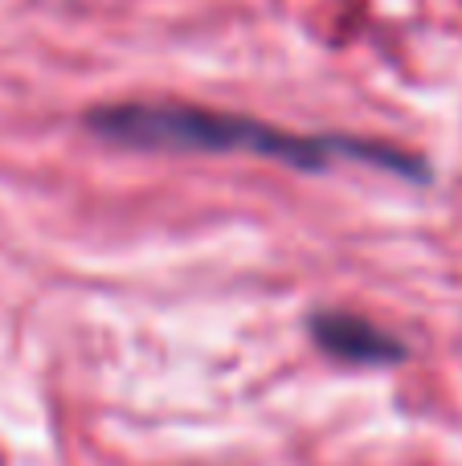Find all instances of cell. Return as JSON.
I'll list each match as a JSON object with an SVG mask.
<instances>
[{"instance_id":"obj_2","label":"cell","mask_w":462,"mask_h":466,"mask_svg":"<svg viewBox=\"0 0 462 466\" xmlns=\"http://www.w3.org/2000/svg\"><path fill=\"white\" fill-rule=\"evenodd\" d=\"M311 336H316V344L324 348L327 356H336V360H344V364H393L406 352V348L393 336H385L377 323L360 319V315H348V311H319L316 319H311Z\"/></svg>"},{"instance_id":"obj_1","label":"cell","mask_w":462,"mask_h":466,"mask_svg":"<svg viewBox=\"0 0 462 466\" xmlns=\"http://www.w3.org/2000/svg\"><path fill=\"white\" fill-rule=\"evenodd\" d=\"M90 131L127 147H164V152H250L266 160H286L295 168H324L332 156L373 160L377 168L409 180H426V168L414 156L381 144H357L348 136H295L246 115H221L205 106L180 103H119L90 115Z\"/></svg>"}]
</instances>
